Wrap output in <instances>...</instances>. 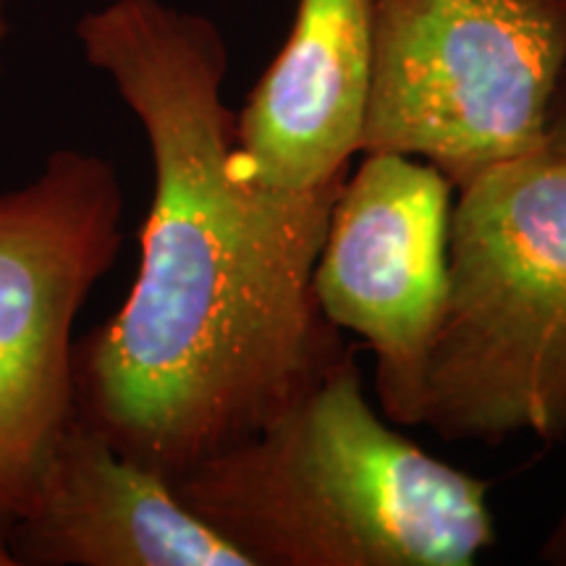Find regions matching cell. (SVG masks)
<instances>
[{
    "label": "cell",
    "mask_w": 566,
    "mask_h": 566,
    "mask_svg": "<svg viewBox=\"0 0 566 566\" xmlns=\"http://www.w3.org/2000/svg\"><path fill=\"white\" fill-rule=\"evenodd\" d=\"M74 34L153 160L137 279L74 346V415L176 480L258 430L346 346L313 294L346 176L281 192L244 171L223 101L229 48L202 13L111 0Z\"/></svg>",
    "instance_id": "6da1fadb"
},
{
    "label": "cell",
    "mask_w": 566,
    "mask_h": 566,
    "mask_svg": "<svg viewBox=\"0 0 566 566\" xmlns=\"http://www.w3.org/2000/svg\"><path fill=\"white\" fill-rule=\"evenodd\" d=\"M174 491L252 566H472L491 485L373 409L352 349Z\"/></svg>",
    "instance_id": "7a4b0ae2"
},
{
    "label": "cell",
    "mask_w": 566,
    "mask_h": 566,
    "mask_svg": "<svg viewBox=\"0 0 566 566\" xmlns=\"http://www.w3.org/2000/svg\"><path fill=\"white\" fill-rule=\"evenodd\" d=\"M422 424L443 441L566 436V155L459 187Z\"/></svg>",
    "instance_id": "3957f363"
},
{
    "label": "cell",
    "mask_w": 566,
    "mask_h": 566,
    "mask_svg": "<svg viewBox=\"0 0 566 566\" xmlns=\"http://www.w3.org/2000/svg\"><path fill=\"white\" fill-rule=\"evenodd\" d=\"M370 13L363 153L428 160L459 189L546 150L566 0H370Z\"/></svg>",
    "instance_id": "277c9868"
},
{
    "label": "cell",
    "mask_w": 566,
    "mask_h": 566,
    "mask_svg": "<svg viewBox=\"0 0 566 566\" xmlns=\"http://www.w3.org/2000/svg\"><path fill=\"white\" fill-rule=\"evenodd\" d=\"M124 189L97 153L61 147L0 192V541L74 417V328L122 252Z\"/></svg>",
    "instance_id": "5b68a950"
},
{
    "label": "cell",
    "mask_w": 566,
    "mask_h": 566,
    "mask_svg": "<svg viewBox=\"0 0 566 566\" xmlns=\"http://www.w3.org/2000/svg\"><path fill=\"white\" fill-rule=\"evenodd\" d=\"M451 184L433 163L363 153L338 189L313 294L325 321L375 357L380 412L422 424L424 375L449 292Z\"/></svg>",
    "instance_id": "8992f818"
},
{
    "label": "cell",
    "mask_w": 566,
    "mask_h": 566,
    "mask_svg": "<svg viewBox=\"0 0 566 566\" xmlns=\"http://www.w3.org/2000/svg\"><path fill=\"white\" fill-rule=\"evenodd\" d=\"M17 566H252L153 467L71 417L6 535Z\"/></svg>",
    "instance_id": "52a82bcc"
},
{
    "label": "cell",
    "mask_w": 566,
    "mask_h": 566,
    "mask_svg": "<svg viewBox=\"0 0 566 566\" xmlns=\"http://www.w3.org/2000/svg\"><path fill=\"white\" fill-rule=\"evenodd\" d=\"M370 87V0H296L286 42L237 113L239 163L281 192L344 179L363 153Z\"/></svg>",
    "instance_id": "ba28073f"
},
{
    "label": "cell",
    "mask_w": 566,
    "mask_h": 566,
    "mask_svg": "<svg viewBox=\"0 0 566 566\" xmlns=\"http://www.w3.org/2000/svg\"><path fill=\"white\" fill-rule=\"evenodd\" d=\"M546 150L566 155V66L562 71V80L556 84L554 101H551L548 108Z\"/></svg>",
    "instance_id": "9c48e42d"
},
{
    "label": "cell",
    "mask_w": 566,
    "mask_h": 566,
    "mask_svg": "<svg viewBox=\"0 0 566 566\" xmlns=\"http://www.w3.org/2000/svg\"><path fill=\"white\" fill-rule=\"evenodd\" d=\"M537 558H541L543 564H551V566H566V506L562 509V514H558L556 525L548 530V535H546V541H543Z\"/></svg>",
    "instance_id": "30bf717a"
},
{
    "label": "cell",
    "mask_w": 566,
    "mask_h": 566,
    "mask_svg": "<svg viewBox=\"0 0 566 566\" xmlns=\"http://www.w3.org/2000/svg\"><path fill=\"white\" fill-rule=\"evenodd\" d=\"M17 0H0V76L6 71V45L11 38V9Z\"/></svg>",
    "instance_id": "8fae6325"
},
{
    "label": "cell",
    "mask_w": 566,
    "mask_h": 566,
    "mask_svg": "<svg viewBox=\"0 0 566 566\" xmlns=\"http://www.w3.org/2000/svg\"><path fill=\"white\" fill-rule=\"evenodd\" d=\"M0 566H17L9 546H6V541H0Z\"/></svg>",
    "instance_id": "7c38bea8"
}]
</instances>
